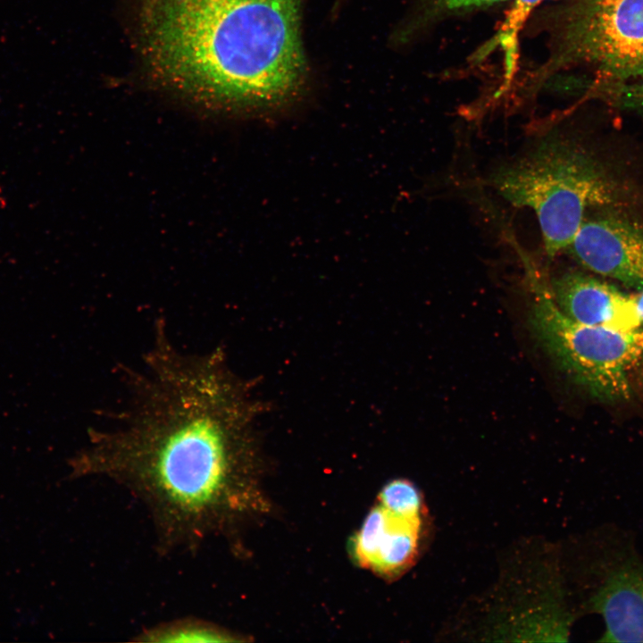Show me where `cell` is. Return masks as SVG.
I'll return each instance as SVG.
<instances>
[{
  "mask_svg": "<svg viewBox=\"0 0 643 643\" xmlns=\"http://www.w3.org/2000/svg\"><path fill=\"white\" fill-rule=\"evenodd\" d=\"M380 505L401 514H423V500L419 489L406 480H395L387 484L379 496Z\"/></svg>",
  "mask_w": 643,
  "mask_h": 643,
  "instance_id": "7c38bea8",
  "label": "cell"
},
{
  "mask_svg": "<svg viewBox=\"0 0 643 643\" xmlns=\"http://www.w3.org/2000/svg\"><path fill=\"white\" fill-rule=\"evenodd\" d=\"M600 580L586 607L601 615V641L643 642V560L629 545L607 543Z\"/></svg>",
  "mask_w": 643,
  "mask_h": 643,
  "instance_id": "8992f818",
  "label": "cell"
},
{
  "mask_svg": "<svg viewBox=\"0 0 643 643\" xmlns=\"http://www.w3.org/2000/svg\"><path fill=\"white\" fill-rule=\"evenodd\" d=\"M489 181L509 204L535 213L550 258L567 249L588 209L620 200L616 182L598 160L560 133L543 136L495 170Z\"/></svg>",
  "mask_w": 643,
  "mask_h": 643,
  "instance_id": "3957f363",
  "label": "cell"
},
{
  "mask_svg": "<svg viewBox=\"0 0 643 643\" xmlns=\"http://www.w3.org/2000/svg\"><path fill=\"white\" fill-rule=\"evenodd\" d=\"M505 1L506 0H420L416 21L420 25L430 24Z\"/></svg>",
  "mask_w": 643,
  "mask_h": 643,
  "instance_id": "4fadbf2b",
  "label": "cell"
},
{
  "mask_svg": "<svg viewBox=\"0 0 643 643\" xmlns=\"http://www.w3.org/2000/svg\"><path fill=\"white\" fill-rule=\"evenodd\" d=\"M584 268L643 289V223L618 216L584 219L567 249Z\"/></svg>",
  "mask_w": 643,
  "mask_h": 643,
  "instance_id": "52a82bcc",
  "label": "cell"
},
{
  "mask_svg": "<svg viewBox=\"0 0 643 643\" xmlns=\"http://www.w3.org/2000/svg\"><path fill=\"white\" fill-rule=\"evenodd\" d=\"M637 316L643 326V289L632 294Z\"/></svg>",
  "mask_w": 643,
  "mask_h": 643,
  "instance_id": "9a60e30c",
  "label": "cell"
},
{
  "mask_svg": "<svg viewBox=\"0 0 643 643\" xmlns=\"http://www.w3.org/2000/svg\"><path fill=\"white\" fill-rule=\"evenodd\" d=\"M582 65L615 86L643 79V0H572L565 6L550 55L533 79Z\"/></svg>",
  "mask_w": 643,
  "mask_h": 643,
  "instance_id": "5b68a950",
  "label": "cell"
},
{
  "mask_svg": "<svg viewBox=\"0 0 643 643\" xmlns=\"http://www.w3.org/2000/svg\"><path fill=\"white\" fill-rule=\"evenodd\" d=\"M530 279L534 291L530 328L558 368L600 402L630 400L634 376L643 366V327L621 330L577 322L558 308L537 275Z\"/></svg>",
  "mask_w": 643,
  "mask_h": 643,
  "instance_id": "277c9868",
  "label": "cell"
},
{
  "mask_svg": "<svg viewBox=\"0 0 643 643\" xmlns=\"http://www.w3.org/2000/svg\"><path fill=\"white\" fill-rule=\"evenodd\" d=\"M616 93L624 106L643 111V79L620 85Z\"/></svg>",
  "mask_w": 643,
  "mask_h": 643,
  "instance_id": "5bb4252c",
  "label": "cell"
},
{
  "mask_svg": "<svg viewBox=\"0 0 643 643\" xmlns=\"http://www.w3.org/2000/svg\"><path fill=\"white\" fill-rule=\"evenodd\" d=\"M129 377V401L111 429H93L73 460L79 477L126 488L148 510L157 547L193 550L238 505L241 414L221 350H179L159 332Z\"/></svg>",
  "mask_w": 643,
  "mask_h": 643,
  "instance_id": "6da1fadb",
  "label": "cell"
},
{
  "mask_svg": "<svg viewBox=\"0 0 643 643\" xmlns=\"http://www.w3.org/2000/svg\"><path fill=\"white\" fill-rule=\"evenodd\" d=\"M422 514H401L379 504L366 516L354 550L362 565L380 573L397 575L416 557Z\"/></svg>",
  "mask_w": 643,
  "mask_h": 643,
  "instance_id": "9c48e42d",
  "label": "cell"
},
{
  "mask_svg": "<svg viewBox=\"0 0 643 643\" xmlns=\"http://www.w3.org/2000/svg\"><path fill=\"white\" fill-rule=\"evenodd\" d=\"M151 643H210L237 641L235 634L195 617L166 622L142 630L135 639Z\"/></svg>",
  "mask_w": 643,
  "mask_h": 643,
  "instance_id": "8fae6325",
  "label": "cell"
},
{
  "mask_svg": "<svg viewBox=\"0 0 643 643\" xmlns=\"http://www.w3.org/2000/svg\"><path fill=\"white\" fill-rule=\"evenodd\" d=\"M303 0H142L150 63L171 84L225 103L270 109L305 77Z\"/></svg>",
  "mask_w": 643,
  "mask_h": 643,
  "instance_id": "7a4b0ae2",
  "label": "cell"
},
{
  "mask_svg": "<svg viewBox=\"0 0 643 643\" xmlns=\"http://www.w3.org/2000/svg\"><path fill=\"white\" fill-rule=\"evenodd\" d=\"M550 292L558 308L577 322L621 330L643 327L632 294L593 276L566 271L553 280Z\"/></svg>",
  "mask_w": 643,
  "mask_h": 643,
  "instance_id": "ba28073f",
  "label": "cell"
},
{
  "mask_svg": "<svg viewBox=\"0 0 643 643\" xmlns=\"http://www.w3.org/2000/svg\"><path fill=\"white\" fill-rule=\"evenodd\" d=\"M543 1L545 0H514L497 32L478 53L477 57L481 58L493 50H501L504 62L503 90L510 86L516 71L520 33L529 15Z\"/></svg>",
  "mask_w": 643,
  "mask_h": 643,
  "instance_id": "30bf717a",
  "label": "cell"
}]
</instances>
